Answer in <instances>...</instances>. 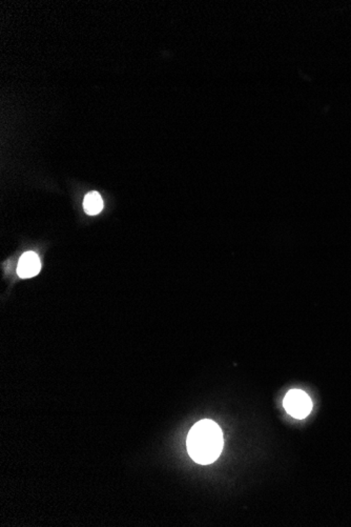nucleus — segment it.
Wrapping results in <instances>:
<instances>
[{"label": "nucleus", "instance_id": "20e7f679", "mask_svg": "<svg viewBox=\"0 0 351 527\" xmlns=\"http://www.w3.org/2000/svg\"><path fill=\"white\" fill-rule=\"evenodd\" d=\"M83 209L87 215H97L104 210V200L98 192H91L85 197Z\"/></svg>", "mask_w": 351, "mask_h": 527}, {"label": "nucleus", "instance_id": "f03ea898", "mask_svg": "<svg viewBox=\"0 0 351 527\" xmlns=\"http://www.w3.org/2000/svg\"><path fill=\"white\" fill-rule=\"evenodd\" d=\"M284 408L288 415L295 419H304L312 410L309 396L301 389H292L286 394L283 401Z\"/></svg>", "mask_w": 351, "mask_h": 527}, {"label": "nucleus", "instance_id": "f257e3e1", "mask_svg": "<svg viewBox=\"0 0 351 527\" xmlns=\"http://www.w3.org/2000/svg\"><path fill=\"white\" fill-rule=\"evenodd\" d=\"M223 444L221 428L209 419L197 422L190 428L186 439L188 455L201 466L214 464L221 455Z\"/></svg>", "mask_w": 351, "mask_h": 527}, {"label": "nucleus", "instance_id": "7ed1b4c3", "mask_svg": "<svg viewBox=\"0 0 351 527\" xmlns=\"http://www.w3.org/2000/svg\"><path fill=\"white\" fill-rule=\"evenodd\" d=\"M40 269H42V263H40L39 257L36 253L27 252L25 253L19 260L17 273L19 277L31 278L37 275Z\"/></svg>", "mask_w": 351, "mask_h": 527}]
</instances>
